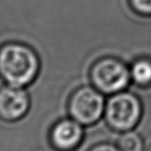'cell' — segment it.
Instances as JSON below:
<instances>
[{
    "label": "cell",
    "instance_id": "1",
    "mask_svg": "<svg viewBox=\"0 0 151 151\" xmlns=\"http://www.w3.org/2000/svg\"><path fill=\"white\" fill-rule=\"evenodd\" d=\"M39 68L38 55L29 45L8 42L0 46V78L7 84L17 87L31 84Z\"/></svg>",
    "mask_w": 151,
    "mask_h": 151
},
{
    "label": "cell",
    "instance_id": "2",
    "mask_svg": "<svg viewBox=\"0 0 151 151\" xmlns=\"http://www.w3.org/2000/svg\"><path fill=\"white\" fill-rule=\"evenodd\" d=\"M142 106L139 98L128 92L114 94L105 104L104 118L111 129L119 132L132 130L140 122Z\"/></svg>",
    "mask_w": 151,
    "mask_h": 151
},
{
    "label": "cell",
    "instance_id": "3",
    "mask_svg": "<svg viewBox=\"0 0 151 151\" xmlns=\"http://www.w3.org/2000/svg\"><path fill=\"white\" fill-rule=\"evenodd\" d=\"M93 86L102 94L124 91L131 79L130 69L120 59L107 57L98 59L90 69Z\"/></svg>",
    "mask_w": 151,
    "mask_h": 151
},
{
    "label": "cell",
    "instance_id": "4",
    "mask_svg": "<svg viewBox=\"0 0 151 151\" xmlns=\"http://www.w3.org/2000/svg\"><path fill=\"white\" fill-rule=\"evenodd\" d=\"M106 102L102 94L91 86H81L71 94L68 101L70 117L82 125L97 122L104 114Z\"/></svg>",
    "mask_w": 151,
    "mask_h": 151
},
{
    "label": "cell",
    "instance_id": "5",
    "mask_svg": "<svg viewBox=\"0 0 151 151\" xmlns=\"http://www.w3.org/2000/svg\"><path fill=\"white\" fill-rule=\"evenodd\" d=\"M30 109V98L22 87L4 85L0 87V119L14 122L26 116Z\"/></svg>",
    "mask_w": 151,
    "mask_h": 151
},
{
    "label": "cell",
    "instance_id": "6",
    "mask_svg": "<svg viewBox=\"0 0 151 151\" xmlns=\"http://www.w3.org/2000/svg\"><path fill=\"white\" fill-rule=\"evenodd\" d=\"M82 124L73 119H63L53 125L50 131V144L57 151H73L81 144Z\"/></svg>",
    "mask_w": 151,
    "mask_h": 151
},
{
    "label": "cell",
    "instance_id": "7",
    "mask_svg": "<svg viewBox=\"0 0 151 151\" xmlns=\"http://www.w3.org/2000/svg\"><path fill=\"white\" fill-rule=\"evenodd\" d=\"M131 79L138 86L148 87L151 85V60L140 58L135 61L130 68Z\"/></svg>",
    "mask_w": 151,
    "mask_h": 151
},
{
    "label": "cell",
    "instance_id": "8",
    "mask_svg": "<svg viewBox=\"0 0 151 151\" xmlns=\"http://www.w3.org/2000/svg\"><path fill=\"white\" fill-rule=\"evenodd\" d=\"M118 146L121 151H142L144 142L142 137L134 131H126L119 139Z\"/></svg>",
    "mask_w": 151,
    "mask_h": 151
},
{
    "label": "cell",
    "instance_id": "9",
    "mask_svg": "<svg viewBox=\"0 0 151 151\" xmlns=\"http://www.w3.org/2000/svg\"><path fill=\"white\" fill-rule=\"evenodd\" d=\"M132 9L142 15H151V0H129Z\"/></svg>",
    "mask_w": 151,
    "mask_h": 151
},
{
    "label": "cell",
    "instance_id": "10",
    "mask_svg": "<svg viewBox=\"0 0 151 151\" xmlns=\"http://www.w3.org/2000/svg\"><path fill=\"white\" fill-rule=\"evenodd\" d=\"M88 151H121L119 146H116L108 142H103V144H99L91 147Z\"/></svg>",
    "mask_w": 151,
    "mask_h": 151
},
{
    "label": "cell",
    "instance_id": "11",
    "mask_svg": "<svg viewBox=\"0 0 151 151\" xmlns=\"http://www.w3.org/2000/svg\"><path fill=\"white\" fill-rule=\"evenodd\" d=\"M148 151H151V146H150V148H149V150Z\"/></svg>",
    "mask_w": 151,
    "mask_h": 151
}]
</instances>
